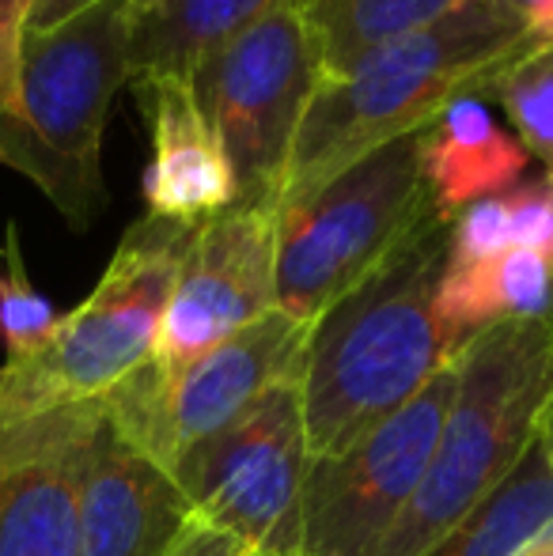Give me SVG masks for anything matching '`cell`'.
Masks as SVG:
<instances>
[{
  "instance_id": "cell-1",
  "label": "cell",
  "mask_w": 553,
  "mask_h": 556,
  "mask_svg": "<svg viewBox=\"0 0 553 556\" xmlns=\"http://www.w3.org/2000/svg\"><path fill=\"white\" fill-rule=\"evenodd\" d=\"M451 216L432 208L391 257L311 323L300 402L311 458H330L417 397L455 359L436 292Z\"/></svg>"
},
{
  "instance_id": "cell-2",
  "label": "cell",
  "mask_w": 553,
  "mask_h": 556,
  "mask_svg": "<svg viewBox=\"0 0 553 556\" xmlns=\"http://www.w3.org/2000/svg\"><path fill=\"white\" fill-rule=\"evenodd\" d=\"M535 46L539 38L508 4L470 0L341 76L318 80L280 201L326 182L387 140L420 132L451 99L486 96L489 84Z\"/></svg>"
},
{
  "instance_id": "cell-3",
  "label": "cell",
  "mask_w": 553,
  "mask_h": 556,
  "mask_svg": "<svg viewBox=\"0 0 553 556\" xmlns=\"http://www.w3.org/2000/svg\"><path fill=\"white\" fill-rule=\"evenodd\" d=\"M134 0H99L50 30H23L15 99L0 114V167L46 193L73 231L106 213L103 132L129 84Z\"/></svg>"
},
{
  "instance_id": "cell-4",
  "label": "cell",
  "mask_w": 553,
  "mask_h": 556,
  "mask_svg": "<svg viewBox=\"0 0 553 556\" xmlns=\"http://www.w3.org/2000/svg\"><path fill=\"white\" fill-rule=\"evenodd\" d=\"M553 397V326L501 323L455 352V394L436 435L425 481L379 556H420L466 519L527 446Z\"/></svg>"
},
{
  "instance_id": "cell-5",
  "label": "cell",
  "mask_w": 553,
  "mask_h": 556,
  "mask_svg": "<svg viewBox=\"0 0 553 556\" xmlns=\"http://www.w3.org/2000/svg\"><path fill=\"white\" fill-rule=\"evenodd\" d=\"M193 227L140 216L126 227L111 265L38 352L0 367V432L76 405L103 402L152 364L160 323Z\"/></svg>"
},
{
  "instance_id": "cell-6",
  "label": "cell",
  "mask_w": 553,
  "mask_h": 556,
  "mask_svg": "<svg viewBox=\"0 0 553 556\" xmlns=\"http://www.w3.org/2000/svg\"><path fill=\"white\" fill-rule=\"evenodd\" d=\"M436 208L420 175V132L387 140L326 182L277 205V307L315 323Z\"/></svg>"
},
{
  "instance_id": "cell-7",
  "label": "cell",
  "mask_w": 553,
  "mask_h": 556,
  "mask_svg": "<svg viewBox=\"0 0 553 556\" xmlns=\"http://www.w3.org/2000/svg\"><path fill=\"white\" fill-rule=\"evenodd\" d=\"M323 65L296 4L228 38L190 76V96L236 178V205L277 208Z\"/></svg>"
},
{
  "instance_id": "cell-8",
  "label": "cell",
  "mask_w": 553,
  "mask_h": 556,
  "mask_svg": "<svg viewBox=\"0 0 553 556\" xmlns=\"http://www.w3.org/2000/svg\"><path fill=\"white\" fill-rule=\"evenodd\" d=\"M307 466L300 379H292L221 432L186 446L171 473L198 522L228 534L247 556H300Z\"/></svg>"
},
{
  "instance_id": "cell-9",
  "label": "cell",
  "mask_w": 553,
  "mask_h": 556,
  "mask_svg": "<svg viewBox=\"0 0 553 556\" xmlns=\"http://www.w3.org/2000/svg\"><path fill=\"white\" fill-rule=\"evenodd\" d=\"M307 333L311 323L274 307L259 323L243 326L236 337L183 367L175 379L163 382L152 364L140 367L103 397V413L171 469L186 446L243 417L280 382L300 379Z\"/></svg>"
},
{
  "instance_id": "cell-10",
  "label": "cell",
  "mask_w": 553,
  "mask_h": 556,
  "mask_svg": "<svg viewBox=\"0 0 553 556\" xmlns=\"http://www.w3.org/2000/svg\"><path fill=\"white\" fill-rule=\"evenodd\" d=\"M451 394L455 359L353 446L330 458H311L303 481L300 556H379L425 481Z\"/></svg>"
},
{
  "instance_id": "cell-11",
  "label": "cell",
  "mask_w": 553,
  "mask_h": 556,
  "mask_svg": "<svg viewBox=\"0 0 553 556\" xmlns=\"http://www.w3.org/2000/svg\"><path fill=\"white\" fill-rule=\"evenodd\" d=\"M274 247L277 208L231 205L193 227L152 356L163 382L277 307Z\"/></svg>"
},
{
  "instance_id": "cell-12",
  "label": "cell",
  "mask_w": 553,
  "mask_h": 556,
  "mask_svg": "<svg viewBox=\"0 0 553 556\" xmlns=\"http://www.w3.org/2000/svg\"><path fill=\"white\" fill-rule=\"evenodd\" d=\"M76 511L84 556H171L198 527L175 473L103 409L84 443Z\"/></svg>"
},
{
  "instance_id": "cell-13",
  "label": "cell",
  "mask_w": 553,
  "mask_h": 556,
  "mask_svg": "<svg viewBox=\"0 0 553 556\" xmlns=\"http://www.w3.org/2000/svg\"><path fill=\"white\" fill-rule=\"evenodd\" d=\"M129 88L152 132V160L144 170V213L198 227L236 205V178L205 125L190 84L178 76H144Z\"/></svg>"
},
{
  "instance_id": "cell-14",
  "label": "cell",
  "mask_w": 553,
  "mask_h": 556,
  "mask_svg": "<svg viewBox=\"0 0 553 556\" xmlns=\"http://www.w3.org/2000/svg\"><path fill=\"white\" fill-rule=\"evenodd\" d=\"M527 148L516 132L493 122L481 96H458L420 129V175L436 208L448 216L466 205L516 190Z\"/></svg>"
},
{
  "instance_id": "cell-15",
  "label": "cell",
  "mask_w": 553,
  "mask_h": 556,
  "mask_svg": "<svg viewBox=\"0 0 553 556\" xmlns=\"http://www.w3.org/2000/svg\"><path fill=\"white\" fill-rule=\"evenodd\" d=\"M96 420L0 473V556H84L76 489L84 443Z\"/></svg>"
},
{
  "instance_id": "cell-16",
  "label": "cell",
  "mask_w": 553,
  "mask_h": 556,
  "mask_svg": "<svg viewBox=\"0 0 553 556\" xmlns=\"http://www.w3.org/2000/svg\"><path fill=\"white\" fill-rule=\"evenodd\" d=\"M296 0H134L129 84L144 76H186L228 38Z\"/></svg>"
},
{
  "instance_id": "cell-17",
  "label": "cell",
  "mask_w": 553,
  "mask_h": 556,
  "mask_svg": "<svg viewBox=\"0 0 553 556\" xmlns=\"http://www.w3.org/2000/svg\"><path fill=\"white\" fill-rule=\"evenodd\" d=\"M553 307V262L535 250H504L489 262L443 265L436 311L451 349L501 323H535Z\"/></svg>"
},
{
  "instance_id": "cell-18",
  "label": "cell",
  "mask_w": 553,
  "mask_h": 556,
  "mask_svg": "<svg viewBox=\"0 0 553 556\" xmlns=\"http://www.w3.org/2000/svg\"><path fill=\"white\" fill-rule=\"evenodd\" d=\"M546 527H553V466L539 432L516 469L420 556H512Z\"/></svg>"
},
{
  "instance_id": "cell-19",
  "label": "cell",
  "mask_w": 553,
  "mask_h": 556,
  "mask_svg": "<svg viewBox=\"0 0 553 556\" xmlns=\"http://www.w3.org/2000/svg\"><path fill=\"white\" fill-rule=\"evenodd\" d=\"M470 0H296L315 38L318 65L326 76H341L368 53L443 20Z\"/></svg>"
},
{
  "instance_id": "cell-20",
  "label": "cell",
  "mask_w": 553,
  "mask_h": 556,
  "mask_svg": "<svg viewBox=\"0 0 553 556\" xmlns=\"http://www.w3.org/2000/svg\"><path fill=\"white\" fill-rule=\"evenodd\" d=\"M486 96L501 103L516 140L527 148V155L542 160L546 178H553V42L527 50L489 84Z\"/></svg>"
},
{
  "instance_id": "cell-21",
  "label": "cell",
  "mask_w": 553,
  "mask_h": 556,
  "mask_svg": "<svg viewBox=\"0 0 553 556\" xmlns=\"http://www.w3.org/2000/svg\"><path fill=\"white\" fill-rule=\"evenodd\" d=\"M58 323L61 315L53 311V303L27 277L20 227L8 224L4 247H0V341L8 349V359H23L38 352L58 330Z\"/></svg>"
},
{
  "instance_id": "cell-22",
  "label": "cell",
  "mask_w": 553,
  "mask_h": 556,
  "mask_svg": "<svg viewBox=\"0 0 553 556\" xmlns=\"http://www.w3.org/2000/svg\"><path fill=\"white\" fill-rule=\"evenodd\" d=\"M512 247V227H508V201L486 198L466 205L463 213L451 216V239H448V265H474L489 262V257L504 254Z\"/></svg>"
},
{
  "instance_id": "cell-23",
  "label": "cell",
  "mask_w": 553,
  "mask_h": 556,
  "mask_svg": "<svg viewBox=\"0 0 553 556\" xmlns=\"http://www.w3.org/2000/svg\"><path fill=\"white\" fill-rule=\"evenodd\" d=\"M504 201H508L512 247L535 250L553 262V190L546 178L531 186H516L504 193Z\"/></svg>"
},
{
  "instance_id": "cell-24",
  "label": "cell",
  "mask_w": 553,
  "mask_h": 556,
  "mask_svg": "<svg viewBox=\"0 0 553 556\" xmlns=\"http://www.w3.org/2000/svg\"><path fill=\"white\" fill-rule=\"evenodd\" d=\"M35 0H0V114H8L15 99V61H20V35L30 20Z\"/></svg>"
},
{
  "instance_id": "cell-25",
  "label": "cell",
  "mask_w": 553,
  "mask_h": 556,
  "mask_svg": "<svg viewBox=\"0 0 553 556\" xmlns=\"http://www.w3.org/2000/svg\"><path fill=\"white\" fill-rule=\"evenodd\" d=\"M171 556H247V553L239 549V542H231L228 534H221V530L198 522V527L178 542V549Z\"/></svg>"
},
{
  "instance_id": "cell-26",
  "label": "cell",
  "mask_w": 553,
  "mask_h": 556,
  "mask_svg": "<svg viewBox=\"0 0 553 556\" xmlns=\"http://www.w3.org/2000/svg\"><path fill=\"white\" fill-rule=\"evenodd\" d=\"M99 4V0H35V8H30V20L23 30H50L58 27V23L73 20L76 12H84V8Z\"/></svg>"
},
{
  "instance_id": "cell-27",
  "label": "cell",
  "mask_w": 553,
  "mask_h": 556,
  "mask_svg": "<svg viewBox=\"0 0 553 556\" xmlns=\"http://www.w3.org/2000/svg\"><path fill=\"white\" fill-rule=\"evenodd\" d=\"M512 556H553V527L539 530L535 538H527V542L519 545Z\"/></svg>"
},
{
  "instance_id": "cell-28",
  "label": "cell",
  "mask_w": 553,
  "mask_h": 556,
  "mask_svg": "<svg viewBox=\"0 0 553 556\" xmlns=\"http://www.w3.org/2000/svg\"><path fill=\"white\" fill-rule=\"evenodd\" d=\"M542 443H546V454H550V466H553V397H550V409H546V420H542Z\"/></svg>"
},
{
  "instance_id": "cell-29",
  "label": "cell",
  "mask_w": 553,
  "mask_h": 556,
  "mask_svg": "<svg viewBox=\"0 0 553 556\" xmlns=\"http://www.w3.org/2000/svg\"><path fill=\"white\" fill-rule=\"evenodd\" d=\"M501 4H508L512 12H516L519 20H524V12H527V8H531V0H501Z\"/></svg>"
},
{
  "instance_id": "cell-30",
  "label": "cell",
  "mask_w": 553,
  "mask_h": 556,
  "mask_svg": "<svg viewBox=\"0 0 553 556\" xmlns=\"http://www.w3.org/2000/svg\"><path fill=\"white\" fill-rule=\"evenodd\" d=\"M546 182H550V190H553V178H546ZM546 318H550V326H553V307H550V315H546Z\"/></svg>"
},
{
  "instance_id": "cell-31",
  "label": "cell",
  "mask_w": 553,
  "mask_h": 556,
  "mask_svg": "<svg viewBox=\"0 0 553 556\" xmlns=\"http://www.w3.org/2000/svg\"><path fill=\"white\" fill-rule=\"evenodd\" d=\"M0 473H4V466H0Z\"/></svg>"
}]
</instances>
